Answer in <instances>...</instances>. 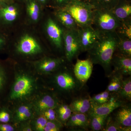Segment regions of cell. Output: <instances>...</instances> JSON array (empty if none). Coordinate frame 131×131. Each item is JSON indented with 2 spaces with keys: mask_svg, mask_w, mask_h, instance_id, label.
I'll return each mask as SVG.
<instances>
[{
  "mask_svg": "<svg viewBox=\"0 0 131 131\" xmlns=\"http://www.w3.org/2000/svg\"><path fill=\"white\" fill-rule=\"evenodd\" d=\"M54 16L66 29L77 30L78 26L74 19L64 8L54 9Z\"/></svg>",
  "mask_w": 131,
  "mask_h": 131,
  "instance_id": "2e32d148",
  "label": "cell"
},
{
  "mask_svg": "<svg viewBox=\"0 0 131 131\" xmlns=\"http://www.w3.org/2000/svg\"><path fill=\"white\" fill-rule=\"evenodd\" d=\"M20 3L14 2L0 4V29L5 28L17 21L21 14Z\"/></svg>",
  "mask_w": 131,
  "mask_h": 131,
  "instance_id": "8992f818",
  "label": "cell"
},
{
  "mask_svg": "<svg viewBox=\"0 0 131 131\" xmlns=\"http://www.w3.org/2000/svg\"><path fill=\"white\" fill-rule=\"evenodd\" d=\"M44 8L49 6L50 0H36Z\"/></svg>",
  "mask_w": 131,
  "mask_h": 131,
  "instance_id": "ab89813d",
  "label": "cell"
},
{
  "mask_svg": "<svg viewBox=\"0 0 131 131\" xmlns=\"http://www.w3.org/2000/svg\"><path fill=\"white\" fill-rule=\"evenodd\" d=\"M56 112L60 121L66 123L71 116L72 112L69 106L62 105L58 107Z\"/></svg>",
  "mask_w": 131,
  "mask_h": 131,
  "instance_id": "d4e9b609",
  "label": "cell"
},
{
  "mask_svg": "<svg viewBox=\"0 0 131 131\" xmlns=\"http://www.w3.org/2000/svg\"><path fill=\"white\" fill-rule=\"evenodd\" d=\"M10 119V115L5 110L0 111V122L6 123L9 122Z\"/></svg>",
  "mask_w": 131,
  "mask_h": 131,
  "instance_id": "8d00e7d4",
  "label": "cell"
},
{
  "mask_svg": "<svg viewBox=\"0 0 131 131\" xmlns=\"http://www.w3.org/2000/svg\"><path fill=\"white\" fill-rule=\"evenodd\" d=\"M65 28L55 17L49 16L45 24V31L52 45L59 50H63V35Z\"/></svg>",
  "mask_w": 131,
  "mask_h": 131,
  "instance_id": "5b68a950",
  "label": "cell"
},
{
  "mask_svg": "<svg viewBox=\"0 0 131 131\" xmlns=\"http://www.w3.org/2000/svg\"><path fill=\"white\" fill-rule=\"evenodd\" d=\"M57 106L56 99L51 95L46 94L43 95L37 101L35 108L38 113H41L49 108H56Z\"/></svg>",
  "mask_w": 131,
  "mask_h": 131,
  "instance_id": "ac0fdd59",
  "label": "cell"
},
{
  "mask_svg": "<svg viewBox=\"0 0 131 131\" xmlns=\"http://www.w3.org/2000/svg\"><path fill=\"white\" fill-rule=\"evenodd\" d=\"M89 4L95 9L112 10L117 5L119 0H82Z\"/></svg>",
  "mask_w": 131,
  "mask_h": 131,
  "instance_id": "7402d4cb",
  "label": "cell"
},
{
  "mask_svg": "<svg viewBox=\"0 0 131 131\" xmlns=\"http://www.w3.org/2000/svg\"><path fill=\"white\" fill-rule=\"evenodd\" d=\"M15 2L19 3H24L26 0H13Z\"/></svg>",
  "mask_w": 131,
  "mask_h": 131,
  "instance_id": "b9f144b4",
  "label": "cell"
},
{
  "mask_svg": "<svg viewBox=\"0 0 131 131\" xmlns=\"http://www.w3.org/2000/svg\"><path fill=\"white\" fill-rule=\"evenodd\" d=\"M15 50L18 54L26 56H34L42 53L43 47L39 39L30 32L22 34L16 41Z\"/></svg>",
  "mask_w": 131,
  "mask_h": 131,
  "instance_id": "277c9868",
  "label": "cell"
},
{
  "mask_svg": "<svg viewBox=\"0 0 131 131\" xmlns=\"http://www.w3.org/2000/svg\"><path fill=\"white\" fill-rule=\"evenodd\" d=\"M115 31L119 37L131 39V19L121 21Z\"/></svg>",
  "mask_w": 131,
  "mask_h": 131,
  "instance_id": "cb8c5ba5",
  "label": "cell"
},
{
  "mask_svg": "<svg viewBox=\"0 0 131 131\" xmlns=\"http://www.w3.org/2000/svg\"><path fill=\"white\" fill-rule=\"evenodd\" d=\"M57 86L62 91L71 92L79 89L80 82L75 77L74 75L67 71L58 73L54 78Z\"/></svg>",
  "mask_w": 131,
  "mask_h": 131,
  "instance_id": "30bf717a",
  "label": "cell"
},
{
  "mask_svg": "<svg viewBox=\"0 0 131 131\" xmlns=\"http://www.w3.org/2000/svg\"><path fill=\"white\" fill-rule=\"evenodd\" d=\"M24 3L28 22L32 24L38 23L42 18L43 8L36 0H26Z\"/></svg>",
  "mask_w": 131,
  "mask_h": 131,
  "instance_id": "5bb4252c",
  "label": "cell"
},
{
  "mask_svg": "<svg viewBox=\"0 0 131 131\" xmlns=\"http://www.w3.org/2000/svg\"><path fill=\"white\" fill-rule=\"evenodd\" d=\"M0 31H2V30H1V29H0Z\"/></svg>",
  "mask_w": 131,
  "mask_h": 131,
  "instance_id": "7bdbcfd3",
  "label": "cell"
},
{
  "mask_svg": "<svg viewBox=\"0 0 131 131\" xmlns=\"http://www.w3.org/2000/svg\"><path fill=\"white\" fill-rule=\"evenodd\" d=\"M91 106L90 99L79 98L73 101L69 106L72 112L85 114L89 111Z\"/></svg>",
  "mask_w": 131,
  "mask_h": 131,
  "instance_id": "d6986e66",
  "label": "cell"
},
{
  "mask_svg": "<svg viewBox=\"0 0 131 131\" xmlns=\"http://www.w3.org/2000/svg\"><path fill=\"white\" fill-rule=\"evenodd\" d=\"M48 120L43 115L36 119L34 123V128L36 131H43Z\"/></svg>",
  "mask_w": 131,
  "mask_h": 131,
  "instance_id": "4dcf8cb0",
  "label": "cell"
},
{
  "mask_svg": "<svg viewBox=\"0 0 131 131\" xmlns=\"http://www.w3.org/2000/svg\"><path fill=\"white\" fill-rule=\"evenodd\" d=\"M68 126L70 127H81L86 128L89 123L85 114L73 113L67 122Z\"/></svg>",
  "mask_w": 131,
  "mask_h": 131,
  "instance_id": "ffe728a7",
  "label": "cell"
},
{
  "mask_svg": "<svg viewBox=\"0 0 131 131\" xmlns=\"http://www.w3.org/2000/svg\"><path fill=\"white\" fill-rule=\"evenodd\" d=\"M55 108H49L45 111L42 114L49 121H57V113Z\"/></svg>",
  "mask_w": 131,
  "mask_h": 131,
  "instance_id": "836d02e7",
  "label": "cell"
},
{
  "mask_svg": "<svg viewBox=\"0 0 131 131\" xmlns=\"http://www.w3.org/2000/svg\"><path fill=\"white\" fill-rule=\"evenodd\" d=\"M30 108L27 105L21 106L16 110L15 118L17 121L21 122L27 120L31 116Z\"/></svg>",
  "mask_w": 131,
  "mask_h": 131,
  "instance_id": "83f0119b",
  "label": "cell"
},
{
  "mask_svg": "<svg viewBox=\"0 0 131 131\" xmlns=\"http://www.w3.org/2000/svg\"><path fill=\"white\" fill-rule=\"evenodd\" d=\"M122 127L119 125L117 122H111L108 124L103 131H122Z\"/></svg>",
  "mask_w": 131,
  "mask_h": 131,
  "instance_id": "d590c367",
  "label": "cell"
},
{
  "mask_svg": "<svg viewBox=\"0 0 131 131\" xmlns=\"http://www.w3.org/2000/svg\"><path fill=\"white\" fill-rule=\"evenodd\" d=\"M64 9L73 16L78 27L92 25L94 8L82 0H71Z\"/></svg>",
  "mask_w": 131,
  "mask_h": 131,
  "instance_id": "7a4b0ae2",
  "label": "cell"
},
{
  "mask_svg": "<svg viewBox=\"0 0 131 131\" xmlns=\"http://www.w3.org/2000/svg\"><path fill=\"white\" fill-rule=\"evenodd\" d=\"M77 30L65 29L64 34L63 50L66 58L69 62L77 57L81 52Z\"/></svg>",
  "mask_w": 131,
  "mask_h": 131,
  "instance_id": "ba28073f",
  "label": "cell"
},
{
  "mask_svg": "<svg viewBox=\"0 0 131 131\" xmlns=\"http://www.w3.org/2000/svg\"><path fill=\"white\" fill-rule=\"evenodd\" d=\"M109 100L110 92L106 90L105 91L95 95L90 99V101L91 103L100 104L106 102Z\"/></svg>",
  "mask_w": 131,
  "mask_h": 131,
  "instance_id": "f546056e",
  "label": "cell"
},
{
  "mask_svg": "<svg viewBox=\"0 0 131 131\" xmlns=\"http://www.w3.org/2000/svg\"><path fill=\"white\" fill-rule=\"evenodd\" d=\"M33 80L28 75H19L13 86L10 98L12 100L21 99L30 95L34 89Z\"/></svg>",
  "mask_w": 131,
  "mask_h": 131,
  "instance_id": "52a82bcc",
  "label": "cell"
},
{
  "mask_svg": "<svg viewBox=\"0 0 131 131\" xmlns=\"http://www.w3.org/2000/svg\"><path fill=\"white\" fill-rule=\"evenodd\" d=\"M121 105L122 102L121 101L114 99L109 100L102 104L91 103V107L89 110L90 115L108 116L114 110L120 107Z\"/></svg>",
  "mask_w": 131,
  "mask_h": 131,
  "instance_id": "4fadbf2b",
  "label": "cell"
},
{
  "mask_svg": "<svg viewBox=\"0 0 131 131\" xmlns=\"http://www.w3.org/2000/svg\"><path fill=\"white\" fill-rule=\"evenodd\" d=\"M78 37L81 51H88L96 43L100 37V32L92 26L78 27Z\"/></svg>",
  "mask_w": 131,
  "mask_h": 131,
  "instance_id": "9c48e42d",
  "label": "cell"
},
{
  "mask_svg": "<svg viewBox=\"0 0 131 131\" xmlns=\"http://www.w3.org/2000/svg\"><path fill=\"white\" fill-rule=\"evenodd\" d=\"M14 2L13 0H0V4L2 3H11Z\"/></svg>",
  "mask_w": 131,
  "mask_h": 131,
  "instance_id": "60d3db41",
  "label": "cell"
},
{
  "mask_svg": "<svg viewBox=\"0 0 131 131\" xmlns=\"http://www.w3.org/2000/svg\"><path fill=\"white\" fill-rule=\"evenodd\" d=\"M64 62V59L60 58L45 57L34 63L36 70L43 74H50L60 68Z\"/></svg>",
  "mask_w": 131,
  "mask_h": 131,
  "instance_id": "8fae6325",
  "label": "cell"
},
{
  "mask_svg": "<svg viewBox=\"0 0 131 131\" xmlns=\"http://www.w3.org/2000/svg\"><path fill=\"white\" fill-rule=\"evenodd\" d=\"M111 11L120 21L131 19V0H119Z\"/></svg>",
  "mask_w": 131,
  "mask_h": 131,
  "instance_id": "e0dca14e",
  "label": "cell"
},
{
  "mask_svg": "<svg viewBox=\"0 0 131 131\" xmlns=\"http://www.w3.org/2000/svg\"><path fill=\"white\" fill-rule=\"evenodd\" d=\"M4 70L0 65V90L2 88L5 82V77Z\"/></svg>",
  "mask_w": 131,
  "mask_h": 131,
  "instance_id": "f35d334b",
  "label": "cell"
},
{
  "mask_svg": "<svg viewBox=\"0 0 131 131\" xmlns=\"http://www.w3.org/2000/svg\"><path fill=\"white\" fill-rule=\"evenodd\" d=\"M120 23L111 10L95 9L94 10L91 26L99 32L115 31Z\"/></svg>",
  "mask_w": 131,
  "mask_h": 131,
  "instance_id": "3957f363",
  "label": "cell"
},
{
  "mask_svg": "<svg viewBox=\"0 0 131 131\" xmlns=\"http://www.w3.org/2000/svg\"><path fill=\"white\" fill-rule=\"evenodd\" d=\"M61 127V124L58 121H48L43 131H58L60 130Z\"/></svg>",
  "mask_w": 131,
  "mask_h": 131,
  "instance_id": "d6a6232c",
  "label": "cell"
},
{
  "mask_svg": "<svg viewBox=\"0 0 131 131\" xmlns=\"http://www.w3.org/2000/svg\"><path fill=\"white\" fill-rule=\"evenodd\" d=\"M118 39L115 31L100 33L98 40L88 51V59L93 64H100L105 70H110Z\"/></svg>",
  "mask_w": 131,
  "mask_h": 131,
  "instance_id": "6da1fadb",
  "label": "cell"
},
{
  "mask_svg": "<svg viewBox=\"0 0 131 131\" xmlns=\"http://www.w3.org/2000/svg\"><path fill=\"white\" fill-rule=\"evenodd\" d=\"M113 76L108 85L107 91L112 93H118L122 86L123 80L121 74Z\"/></svg>",
  "mask_w": 131,
  "mask_h": 131,
  "instance_id": "484cf974",
  "label": "cell"
},
{
  "mask_svg": "<svg viewBox=\"0 0 131 131\" xmlns=\"http://www.w3.org/2000/svg\"><path fill=\"white\" fill-rule=\"evenodd\" d=\"M116 122L122 127H131V110L130 107L121 108L116 114Z\"/></svg>",
  "mask_w": 131,
  "mask_h": 131,
  "instance_id": "44dd1931",
  "label": "cell"
},
{
  "mask_svg": "<svg viewBox=\"0 0 131 131\" xmlns=\"http://www.w3.org/2000/svg\"><path fill=\"white\" fill-rule=\"evenodd\" d=\"M93 63L89 59H78L74 68L75 77L81 83H85L92 74Z\"/></svg>",
  "mask_w": 131,
  "mask_h": 131,
  "instance_id": "7c38bea8",
  "label": "cell"
},
{
  "mask_svg": "<svg viewBox=\"0 0 131 131\" xmlns=\"http://www.w3.org/2000/svg\"><path fill=\"white\" fill-rule=\"evenodd\" d=\"M14 128L11 125L7 124H0V131H13Z\"/></svg>",
  "mask_w": 131,
  "mask_h": 131,
  "instance_id": "74e56055",
  "label": "cell"
},
{
  "mask_svg": "<svg viewBox=\"0 0 131 131\" xmlns=\"http://www.w3.org/2000/svg\"><path fill=\"white\" fill-rule=\"evenodd\" d=\"M71 0H50L49 6L55 8H64Z\"/></svg>",
  "mask_w": 131,
  "mask_h": 131,
  "instance_id": "1f68e13d",
  "label": "cell"
},
{
  "mask_svg": "<svg viewBox=\"0 0 131 131\" xmlns=\"http://www.w3.org/2000/svg\"><path fill=\"white\" fill-rule=\"evenodd\" d=\"M115 51L122 56L131 57V39L119 37Z\"/></svg>",
  "mask_w": 131,
  "mask_h": 131,
  "instance_id": "603a6c76",
  "label": "cell"
},
{
  "mask_svg": "<svg viewBox=\"0 0 131 131\" xmlns=\"http://www.w3.org/2000/svg\"><path fill=\"white\" fill-rule=\"evenodd\" d=\"M9 42V39L5 31H0V51L5 49Z\"/></svg>",
  "mask_w": 131,
  "mask_h": 131,
  "instance_id": "e575fe53",
  "label": "cell"
},
{
  "mask_svg": "<svg viewBox=\"0 0 131 131\" xmlns=\"http://www.w3.org/2000/svg\"><path fill=\"white\" fill-rule=\"evenodd\" d=\"M115 71L121 75L131 74V57L115 52L112 61Z\"/></svg>",
  "mask_w": 131,
  "mask_h": 131,
  "instance_id": "9a60e30c",
  "label": "cell"
},
{
  "mask_svg": "<svg viewBox=\"0 0 131 131\" xmlns=\"http://www.w3.org/2000/svg\"><path fill=\"white\" fill-rule=\"evenodd\" d=\"M123 99L130 101L131 99V77L123 80L122 86L118 93Z\"/></svg>",
  "mask_w": 131,
  "mask_h": 131,
  "instance_id": "f1b7e54d",
  "label": "cell"
},
{
  "mask_svg": "<svg viewBox=\"0 0 131 131\" xmlns=\"http://www.w3.org/2000/svg\"><path fill=\"white\" fill-rule=\"evenodd\" d=\"M90 115L91 118L90 126L93 130L100 131L103 129L108 116L95 115Z\"/></svg>",
  "mask_w": 131,
  "mask_h": 131,
  "instance_id": "4316f807",
  "label": "cell"
}]
</instances>
